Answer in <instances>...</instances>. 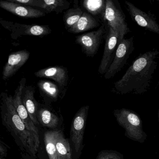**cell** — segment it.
I'll list each match as a JSON object with an SVG mask.
<instances>
[{"label":"cell","mask_w":159,"mask_h":159,"mask_svg":"<svg viewBox=\"0 0 159 159\" xmlns=\"http://www.w3.org/2000/svg\"><path fill=\"white\" fill-rule=\"evenodd\" d=\"M157 50L140 54L132 63L123 76L115 83L112 91L120 95H141L148 92L157 68Z\"/></svg>","instance_id":"6da1fadb"},{"label":"cell","mask_w":159,"mask_h":159,"mask_svg":"<svg viewBox=\"0 0 159 159\" xmlns=\"http://www.w3.org/2000/svg\"><path fill=\"white\" fill-rule=\"evenodd\" d=\"M12 98L13 96L6 93H2L0 95L2 125L22 151L36 157L39 147L33 134L19 117L14 106Z\"/></svg>","instance_id":"7a4b0ae2"},{"label":"cell","mask_w":159,"mask_h":159,"mask_svg":"<svg viewBox=\"0 0 159 159\" xmlns=\"http://www.w3.org/2000/svg\"><path fill=\"white\" fill-rule=\"evenodd\" d=\"M113 115L119 125L124 129L126 137L139 143L145 142L148 135L143 131L142 121L136 113L122 108L114 110Z\"/></svg>","instance_id":"3957f363"},{"label":"cell","mask_w":159,"mask_h":159,"mask_svg":"<svg viewBox=\"0 0 159 159\" xmlns=\"http://www.w3.org/2000/svg\"><path fill=\"white\" fill-rule=\"evenodd\" d=\"M104 19L108 26L118 32L121 39L130 32L125 15L117 0H106Z\"/></svg>","instance_id":"277c9868"},{"label":"cell","mask_w":159,"mask_h":159,"mask_svg":"<svg viewBox=\"0 0 159 159\" xmlns=\"http://www.w3.org/2000/svg\"><path fill=\"white\" fill-rule=\"evenodd\" d=\"M89 106H84L75 114L70 130V140L75 152V159H79L83 148L84 135L86 126Z\"/></svg>","instance_id":"5b68a950"},{"label":"cell","mask_w":159,"mask_h":159,"mask_svg":"<svg viewBox=\"0 0 159 159\" xmlns=\"http://www.w3.org/2000/svg\"><path fill=\"white\" fill-rule=\"evenodd\" d=\"M134 37H132L129 39L124 38L120 42L114 59L104 75L106 80L113 78L127 64L130 55L134 50Z\"/></svg>","instance_id":"8992f818"},{"label":"cell","mask_w":159,"mask_h":159,"mask_svg":"<svg viewBox=\"0 0 159 159\" xmlns=\"http://www.w3.org/2000/svg\"><path fill=\"white\" fill-rule=\"evenodd\" d=\"M0 24L11 32V37L14 39L23 36L43 37L52 32V30L48 25H25L2 19L0 20Z\"/></svg>","instance_id":"52a82bcc"},{"label":"cell","mask_w":159,"mask_h":159,"mask_svg":"<svg viewBox=\"0 0 159 159\" xmlns=\"http://www.w3.org/2000/svg\"><path fill=\"white\" fill-rule=\"evenodd\" d=\"M26 79L25 78H22L19 82V84L15 92L14 95L13 96V103L19 117L24 123L25 125L28 129L33 134L37 144L39 147V128L34 124L33 121L31 120L22 100V95L24 88L26 86Z\"/></svg>","instance_id":"ba28073f"},{"label":"cell","mask_w":159,"mask_h":159,"mask_svg":"<svg viewBox=\"0 0 159 159\" xmlns=\"http://www.w3.org/2000/svg\"><path fill=\"white\" fill-rule=\"evenodd\" d=\"M106 33L107 30L104 24L97 30L77 36L76 43L81 47L87 57H93L97 53Z\"/></svg>","instance_id":"9c48e42d"},{"label":"cell","mask_w":159,"mask_h":159,"mask_svg":"<svg viewBox=\"0 0 159 159\" xmlns=\"http://www.w3.org/2000/svg\"><path fill=\"white\" fill-rule=\"evenodd\" d=\"M108 27L106 33L104 53L98 68V72L101 75L105 74L107 71L114 59L120 42L121 40L117 31L109 26Z\"/></svg>","instance_id":"30bf717a"},{"label":"cell","mask_w":159,"mask_h":159,"mask_svg":"<svg viewBox=\"0 0 159 159\" xmlns=\"http://www.w3.org/2000/svg\"><path fill=\"white\" fill-rule=\"evenodd\" d=\"M127 10L132 20L139 26L159 35V25L154 16L141 11L134 5L125 1Z\"/></svg>","instance_id":"8fae6325"},{"label":"cell","mask_w":159,"mask_h":159,"mask_svg":"<svg viewBox=\"0 0 159 159\" xmlns=\"http://www.w3.org/2000/svg\"><path fill=\"white\" fill-rule=\"evenodd\" d=\"M0 7L3 10L20 17L28 18H37L46 15V13L30 6H25L10 0L1 1Z\"/></svg>","instance_id":"7c38bea8"},{"label":"cell","mask_w":159,"mask_h":159,"mask_svg":"<svg viewBox=\"0 0 159 159\" xmlns=\"http://www.w3.org/2000/svg\"><path fill=\"white\" fill-rule=\"evenodd\" d=\"M30 57V53L26 50L15 52L10 55L8 61L3 67V80H5L14 76L26 63Z\"/></svg>","instance_id":"4fadbf2b"},{"label":"cell","mask_w":159,"mask_h":159,"mask_svg":"<svg viewBox=\"0 0 159 159\" xmlns=\"http://www.w3.org/2000/svg\"><path fill=\"white\" fill-rule=\"evenodd\" d=\"M34 74L38 78L53 80L62 89L67 85L68 71L65 67L61 66L49 67L40 70L35 72Z\"/></svg>","instance_id":"5bb4252c"},{"label":"cell","mask_w":159,"mask_h":159,"mask_svg":"<svg viewBox=\"0 0 159 159\" xmlns=\"http://www.w3.org/2000/svg\"><path fill=\"white\" fill-rule=\"evenodd\" d=\"M35 92V88L33 86L26 85L23 91L22 100L31 120L37 126L39 125L37 118L39 106L34 97Z\"/></svg>","instance_id":"9a60e30c"},{"label":"cell","mask_w":159,"mask_h":159,"mask_svg":"<svg viewBox=\"0 0 159 159\" xmlns=\"http://www.w3.org/2000/svg\"><path fill=\"white\" fill-rule=\"evenodd\" d=\"M37 118L39 125L56 130L60 125V119L55 113L43 107H39Z\"/></svg>","instance_id":"2e32d148"},{"label":"cell","mask_w":159,"mask_h":159,"mask_svg":"<svg viewBox=\"0 0 159 159\" xmlns=\"http://www.w3.org/2000/svg\"><path fill=\"white\" fill-rule=\"evenodd\" d=\"M100 25V23L92 15L84 12L77 24L68 30L70 33H82L90 30L96 28Z\"/></svg>","instance_id":"e0dca14e"},{"label":"cell","mask_w":159,"mask_h":159,"mask_svg":"<svg viewBox=\"0 0 159 159\" xmlns=\"http://www.w3.org/2000/svg\"><path fill=\"white\" fill-rule=\"evenodd\" d=\"M41 94L49 102H56L60 94V90L57 84L48 80H39L38 83Z\"/></svg>","instance_id":"ac0fdd59"},{"label":"cell","mask_w":159,"mask_h":159,"mask_svg":"<svg viewBox=\"0 0 159 159\" xmlns=\"http://www.w3.org/2000/svg\"><path fill=\"white\" fill-rule=\"evenodd\" d=\"M58 159H73L72 149L69 140L65 138L63 132L58 130L56 139Z\"/></svg>","instance_id":"d6986e66"},{"label":"cell","mask_w":159,"mask_h":159,"mask_svg":"<svg viewBox=\"0 0 159 159\" xmlns=\"http://www.w3.org/2000/svg\"><path fill=\"white\" fill-rule=\"evenodd\" d=\"M58 131V130H55L47 131L43 135L44 145L49 159H58L56 148Z\"/></svg>","instance_id":"ffe728a7"},{"label":"cell","mask_w":159,"mask_h":159,"mask_svg":"<svg viewBox=\"0 0 159 159\" xmlns=\"http://www.w3.org/2000/svg\"><path fill=\"white\" fill-rule=\"evenodd\" d=\"M84 8L92 15H101L104 17L106 10V0H84Z\"/></svg>","instance_id":"44dd1931"},{"label":"cell","mask_w":159,"mask_h":159,"mask_svg":"<svg viewBox=\"0 0 159 159\" xmlns=\"http://www.w3.org/2000/svg\"><path fill=\"white\" fill-rule=\"evenodd\" d=\"M43 10L47 13L54 12L56 13H62L65 10H67L70 3L66 0H43Z\"/></svg>","instance_id":"7402d4cb"},{"label":"cell","mask_w":159,"mask_h":159,"mask_svg":"<svg viewBox=\"0 0 159 159\" xmlns=\"http://www.w3.org/2000/svg\"><path fill=\"white\" fill-rule=\"evenodd\" d=\"M80 7L72 8L66 11L63 16V20L67 30L75 25L83 14Z\"/></svg>","instance_id":"603a6c76"},{"label":"cell","mask_w":159,"mask_h":159,"mask_svg":"<svg viewBox=\"0 0 159 159\" xmlns=\"http://www.w3.org/2000/svg\"><path fill=\"white\" fill-rule=\"evenodd\" d=\"M96 159H124V156L117 151L104 150L99 152Z\"/></svg>","instance_id":"cb8c5ba5"},{"label":"cell","mask_w":159,"mask_h":159,"mask_svg":"<svg viewBox=\"0 0 159 159\" xmlns=\"http://www.w3.org/2000/svg\"><path fill=\"white\" fill-rule=\"evenodd\" d=\"M12 2H16L18 4H22L27 6L37 7V8L43 9V0H10Z\"/></svg>","instance_id":"d4e9b609"},{"label":"cell","mask_w":159,"mask_h":159,"mask_svg":"<svg viewBox=\"0 0 159 159\" xmlns=\"http://www.w3.org/2000/svg\"><path fill=\"white\" fill-rule=\"evenodd\" d=\"M8 154V146L6 145L2 140L0 141V156L4 158L7 157Z\"/></svg>","instance_id":"484cf974"},{"label":"cell","mask_w":159,"mask_h":159,"mask_svg":"<svg viewBox=\"0 0 159 159\" xmlns=\"http://www.w3.org/2000/svg\"><path fill=\"white\" fill-rule=\"evenodd\" d=\"M22 159H36L35 157L25 152H24L22 154Z\"/></svg>","instance_id":"4316f807"},{"label":"cell","mask_w":159,"mask_h":159,"mask_svg":"<svg viewBox=\"0 0 159 159\" xmlns=\"http://www.w3.org/2000/svg\"><path fill=\"white\" fill-rule=\"evenodd\" d=\"M158 120H159V111H158Z\"/></svg>","instance_id":"83f0119b"},{"label":"cell","mask_w":159,"mask_h":159,"mask_svg":"<svg viewBox=\"0 0 159 159\" xmlns=\"http://www.w3.org/2000/svg\"><path fill=\"white\" fill-rule=\"evenodd\" d=\"M0 159H4V158H1V157H0Z\"/></svg>","instance_id":"f1b7e54d"}]
</instances>
